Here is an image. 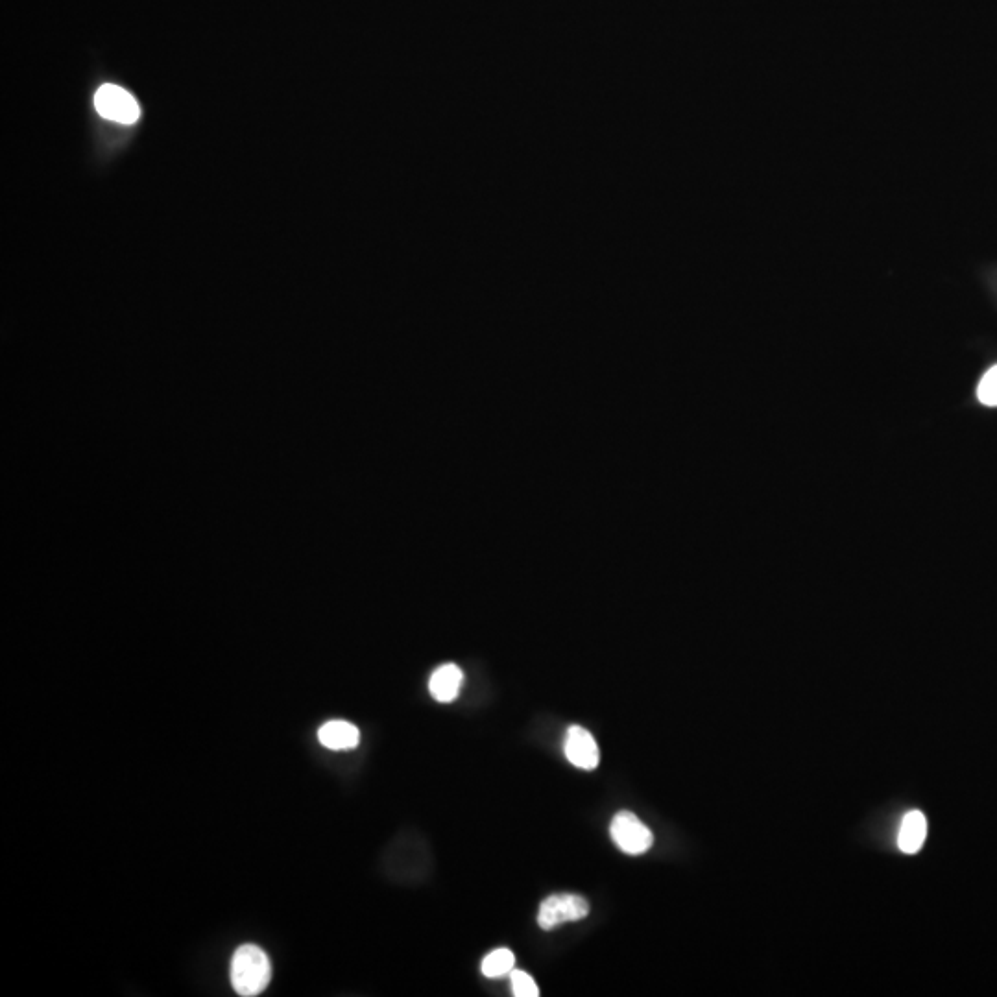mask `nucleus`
Here are the masks:
<instances>
[{
  "mask_svg": "<svg viewBox=\"0 0 997 997\" xmlns=\"http://www.w3.org/2000/svg\"><path fill=\"white\" fill-rule=\"evenodd\" d=\"M320 743L329 750H351L361 743V732L348 721H329L318 730Z\"/></svg>",
  "mask_w": 997,
  "mask_h": 997,
  "instance_id": "0eeeda50",
  "label": "nucleus"
},
{
  "mask_svg": "<svg viewBox=\"0 0 997 997\" xmlns=\"http://www.w3.org/2000/svg\"><path fill=\"white\" fill-rule=\"evenodd\" d=\"M610 835L613 842L619 846V850L626 855L649 852L654 842L652 831L630 811H621L613 817Z\"/></svg>",
  "mask_w": 997,
  "mask_h": 997,
  "instance_id": "7ed1b4c3",
  "label": "nucleus"
},
{
  "mask_svg": "<svg viewBox=\"0 0 997 997\" xmlns=\"http://www.w3.org/2000/svg\"><path fill=\"white\" fill-rule=\"evenodd\" d=\"M927 837V820L922 811H909L901 820L898 846L903 853L913 855L922 850Z\"/></svg>",
  "mask_w": 997,
  "mask_h": 997,
  "instance_id": "6e6552de",
  "label": "nucleus"
},
{
  "mask_svg": "<svg viewBox=\"0 0 997 997\" xmlns=\"http://www.w3.org/2000/svg\"><path fill=\"white\" fill-rule=\"evenodd\" d=\"M565 757L577 769L595 770L601 763V752L595 737L582 726H571L565 733Z\"/></svg>",
  "mask_w": 997,
  "mask_h": 997,
  "instance_id": "39448f33",
  "label": "nucleus"
},
{
  "mask_svg": "<svg viewBox=\"0 0 997 997\" xmlns=\"http://www.w3.org/2000/svg\"><path fill=\"white\" fill-rule=\"evenodd\" d=\"M589 914L586 898L577 894H554L541 901L538 925L543 931H553L567 922H580Z\"/></svg>",
  "mask_w": 997,
  "mask_h": 997,
  "instance_id": "f03ea898",
  "label": "nucleus"
},
{
  "mask_svg": "<svg viewBox=\"0 0 997 997\" xmlns=\"http://www.w3.org/2000/svg\"><path fill=\"white\" fill-rule=\"evenodd\" d=\"M510 983H512V994L516 997L540 996V988L527 972H521V970L514 968L510 972Z\"/></svg>",
  "mask_w": 997,
  "mask_h": 997,
  "instance_id": "9d476101",
  "label": "nucleus"
},
{
  "mask_svg": "<svg viewBox=\"0 0 997 997\" xmlns=\"http://www.w3.org/2000/svg\"><path fill=\"white\" fill-rule=\"evenodd\" d=\"M977 397L986 407H997V364L983 375L977 386Z\"/></svg>",
  "mask_w": 997,
  "mask_h": 997,
  "instance_id": "9b49d317",
  "label": "nucleus"
},
{
  "mask_svg": "<svg viewBox=\"0 0 997 997\" xmlns=\"http://www.w3.org/2000/svg\"><path fill=\"white\" fill-rule=\"evenodd\" d=\"M272 981V964L263 949L244 944L231 959V985L242 997L263 994Z\"/></svg>",
  "mask_w": 997,
  "mask_h": 997,
  "instance_id": "f257e3e1",
  "label": "nucleus"
},
{
  "mask_svg": "<svg viewBox=\"0 0 997 997\" xmlns=\"http://www.w3.org/2000/svg\"><path fill=\"white\" fill-rule=\"evenodd\" d=\"M95 108L100 117L121 124H135L141 117L137 100L119 85H102L95 95Z\"/></svg>",
  "mask_w": 997,
  "mask_h": 997,
  "instance_id": "20e7f679",
  "label": "nucleus"
},
{
  "mask_svg": "<svg viewBox=\"0 0 997 997\" xmlns=\"http://www.w3.org/2000/svg\"><path fill=\"white\" fill-rule=\"evenodd\" d=\"M514 966H516V955L510 949L499 948L484 957L481 970L486 977L495 979V977L510 975V972L514 970Z\"/></svg>",
  "mask_w": 997,
  "mask_h": 997,
  "instance_id": "1a4fd4ad",
  "label": "nucleus"
},
{
  "mask_svg": "<svg viewBox=\"0 0 997 997\" xmlns=\"http://www.w3.org/2000/svg\"><path fill=\"white\" fill-rule=\"evenodd\" d=\"M462 682H464V673L458 669L457 665L447 663L434 671L431 680H429V691H431L434 700H438L442 704H449V702L457 700Z\"/></svg>",
  "mask_w": 997,
  "mask_h": 997,
  "instance_id": "423d86ee",
  "label": "nucleus"
}]
</instances>
